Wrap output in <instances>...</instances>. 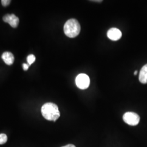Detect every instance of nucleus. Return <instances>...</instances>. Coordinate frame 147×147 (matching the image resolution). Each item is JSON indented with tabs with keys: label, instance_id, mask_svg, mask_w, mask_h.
Instances as JSON below:
<instances>
[{
	"label": "nucleus",
	"instance_id": "obj_1",
	"mask_svg": "<svg viewBox=\"0 0 147 147\" xmlns=\"http://www.w3.org/2000/svg\"><path fill=\"white\" fill-rule=\"evenodd\" d=\"M42 115L47 120L56 121L60 117V112L57 105L52 102H47L42 105Z\"/></svg>",
	"mask_w": 147,
	"mask_h": 147
},
{
	"label": "nucleus",
	"instance_id": "obj_2",
	"mask_svg": "<svg viewBox=\"0 0 147 147\" xmlns=\"http://www.w3.org/2000/svg\"><path fill=\"white\" fill-rule=\"evenodd\" d=\"M81 31V26L78 21L75 19H69L64 26L65 34L69 38H75L78 36Z\"/></svg>",
	"mask_w": 147,
	"mask_h": 147
},
{
	"label": "nucleus",
	"instance_id": "obj_3",
	"mask_svg": "<svg viewBox=\"0 0 147 147\" xmlns=\"http://www.w3.org/2000/svg\"><path fill=\"white\" fill-rule=\"evenodd\" d=\"M123 121L129 125H137L140 121V117L137 113L132 112H127L123 117Z\"/></svg>",
	"mask_w": 147,
	"mask_h": 147
},
{
	"label": "nucleus",
	"instance_id": "obj_4",
	"mask_svg": "<svg viewBox=\"0 0 147 147\" xmlns=\"http://www.w3.org/2000/svg\"><path fill=\"white\" fill-rule=\"evenodd\" d=\"M75 82L77 87L80 89H86L89 87L90 79L87 75L80 74L76 78Z\"/></svg>",
	"mask_w": 147,
	"mask_h": 147
},
{
	"label": "nucleus",
	"instance_id": "obj_5",
	"mask_svg": "<svg viewBox=\"0 0 147 147\" xmlns=\"http://www.w3.org/2000/svg\"><path fill=\"white\" fill-rule=\"evenodd\" d=\"M107 36L111 40L117 41L121 39L122 34L119 29L117 28H111L107 31Z\"/></svg>",
	"mask_w": 147,
	"mask_h": 147
},
{
	"label": "nucleus",
	"instance_id": "obj_6",
	"mask_svg": "<svg viewBox=\"0 0 147 147\" xmlns=\"http://www.w3.org/2000/svg\"><path fill=\"white\" fill-rule=\"evenodd\" d=\"M3 20L5 22L8 23L11 26L16 28L18 26L19 19L14 14H7L3 16Z\"/></svg>",
	"mask_w": 147,
	"mask_h": 147
},
{
	"label": "nucleus",
	"instance_id": "obj_7",
	"mask_svg": "<svg viewBox=\"0 0 147 147\" xmlns=\"http://www.w3.org/2000/svg\"><path fill=\"white\" fill-rule=\"evenodd\" d=\"M139 80L140 82L143 84H147V64L144 65L140 70Z\"/></svg>",
	"mask_w": 147,
	"mask_h": 147
},
{
	"label": "nucleus",
	"instance_id": "obj_8",
	"mask_svg": "<svg viewBox=\"0 0 147 147\" xmlns=\"http://www.w3.org/2000/svg\"><path fill=\"white\" fill-rule=\"evenodd\" d=\"M2 58L7 65H11L14 61V57L13 55L9 52L3 53L2 55Z\"/></svg>",
	"mask_w": 147,
	"mask_h": 147
},
{
	"label": "nucleus",
	"instance_id": "obj_9",
	"mask_svg": "<svg viewBox=\"0 0 147 147\" xmlns=\"http://www.w3.org/2000/svg\"><path fill=\"white\" fill-rule=\"evenodd\" d=\"M36 61V57L33 55H30L27 57V61L28 63V65H30Z\"/></svg>",
	"mask_w": 147,
	"mask_h": 147
},
{
	"label": "nucleus",
	"instance_id": "obj_10",
	"mask_svg": "<svg viewBox=\"0 0 147 147\" xmlns=\"http://www.w3.org/2000/svg\"><path fill=\"white\" fill-rule=\"evenodd\" d=\"M7 136L5 134H0V144H3L7 141Z\"/></svg>",
	"mask_w": 147,
	"mask_h": 147
},
{
	"label": "nucleus",
	"instance_id": "obj_11",
	"mask_svg": "<svg viewBox=\"0 0 147 147\" xmlns=\"http://www.w3.org/2000/svg\"><path fill=\"white\" fill-rule=\"evenodd\" d=\"M11 1L10 0H2V1H1L2 5H3V6H5V7L9 5V3H11Z\"/></svg>",
	"mask_w": 147,
	"mask_h": 147
},
{
	"label": "nucleus",
	"instance_id": "obj_12",
	"mask_svg": "<svg viewBox=\"0 0 147 147\" xmlns=\"http://www.w3.org/2000/svg\"><path fill=\"white\" fill-rule=\"evenodd\" d=\"M22 68H23V69L24 70H27L29 68V65L27 64L26 63H24L22 64Z\"/></svg>",
	"mask_w": 147,
	"mask_h": 147
},
{
	"label": "nucleus",
	"instance_id": "obj_13",
	"mask_svg": "<svg viewBox=\"0 0 147 147\" xmlns=\"http://www.w3.org/2000/svg\"><path fill=\"white\" fill-rule=\"evenodd\" d=\"M62 147H76L73 144H68V145H67V146H63Z\"/></svg>",
	"mask_w": 147,
	"mask_h": 147
},
{
	"label": "nucleus",
	"instance_id": "obj_14",
	"mask_svg": "<svg viewBox=\"0 0 147 147\" xmlns=\"http://www.w3.org/2000/svg\"><path fill=\"white\" fill-rule=\"evenodd\" d=\"M137 72H138V71H137V70H136V71H134V75H137Z\"/></svg>",
	"mask_w": 147,
	"mask_h": 147
}]
</instances>
